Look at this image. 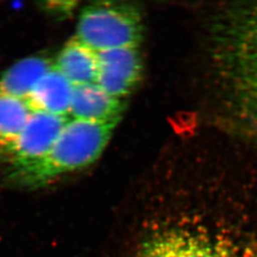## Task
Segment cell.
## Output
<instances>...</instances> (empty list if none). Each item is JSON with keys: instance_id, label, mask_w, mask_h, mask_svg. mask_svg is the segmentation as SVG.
I'll use <instances>...</instances> for the list:
<instances>
[{"instance_id": "5", "label": "cell", "mask_w": 257, "mask_h": 257, "mask_svg": "<svg viewBox=\"0 0 257 257\" xmlns=\"http://www.w3.org/2000/svg\"><path fill=\"white\" fill-rule=\"evenodd\" d=\"M70 118L44 112H32L19 138L0 154L9 171L42 158L53 147Z\"/></svg>"}, {"instance_id": "2", "label": "cell", "mask_w": 257, "mask_h": 257, "mask_svg": "<svg viewBox=\"0 0 257 257\" xmlns=\"http://www.w3.org/2000/svg\"><path fill=\"white\" fill-rule=\"evenodd\" d=\"M118 125L70 119L51 150L27 166L11 170V183L25 189L45 187L99 159Z\"/></svg>"}, {"instance_id": "4", "label": "cell", "mask_w": 257, "mask_h": 257, "mask_svg": "<svg viewBox=\"0 0 257 257\" xmlns=\"http://www.w3.org/2000/svg\"><path fill=\"white\" fill-rule=\"evenodd\" d=\"M134 257H234L225 239L209 230L169 225L153 231Z\"/></svg>"}, {"instance_id": "7", "label": "cell", "mask_w": 257, "mask_h": 257, "mask_svg": "<svg viewBox=\"0 0 257 257\" xmlns=\"http://www.w3.org/2000/svg\"><path fill=\"white\" fill-rule=\"evenodd\" d=\"M74 85L54 65L25 99L31 112L69 117Z\"/></svg>"}, {"instance_id": "9", "label": "cell", "mask_w": 257, "mask_h": 257, "mask_svg": "<svg viewBox=\"0 0 257 257\" xmlns=\"http://www.w3.org/2000/svg\"><path fill=\"white\" fill-rule=\"evenodd\" d=\"M54 65L45 56H30L15 63L0 76V95L25 100Z\"/></svg>"}, {"instance_id": "11", "label": "cell", "mask_w": 257, "mask_h": 257, "mask_svg": "<svg viewBox=\"0 0 257 257\" xmlns=\"http://www.w3.org/2000/svg\"><path fill=\"white\" fill-rule=\"evenodd\" d=\"M246 257H257V248L256 249H253V250L249 251L248 254L246 255Z\"/></svg>"}, {"instance_id": "10", "label": "cell", "mask_w": 257, "mask_h": 257, "mask_svg": "<svg viewBox=\"0 0 257 257\" xmlns=\"http://www.w3.org/2000/svg\"><path fill=\"white\" fill-rule=\"evenodd\" d=\"M31 113L25 100L0 95V154L19 138Z\"/></svg>"}, {"instance_id": "8", "label": "cell", "mask_w": 257, "mask_h": 257, "mask_svg": "<svg viewBox=\"0 0 257 257\" xmlns=\"http://www.w3.org/2000/svg\"><path fill=\"white\" fill-rule=\"evenodd\" d=\"M55 67L74 86L99 84V51L86 45L75 36L60 51Z\"/></svg>"}, {"instance_id": "1", "label": "cell", "mask_w": 257, "mask_h": 257, "mask_svg": "<svg viewBox=\"0 0 257 257\" xmlns=\"http://www.w3.org/2000/svg\"><path fill=\"white\" fill-rule=\"evenodd\" d=\"M198 86L206 127L257 148V1L204 8Z\"/></svg>"}, {"instance_id": "3", "label": "cell", "mask_w": 257, "mask_h": 257, "mask_svg": "<svg viewBox=\"0 0 257 257\" xmlns=\"http://www.w3.org/2000/svg\"><path fill=\"white\" fill-rule=\"evenodd\" d=\"M75 37L97 51L143 47L144 10L136 2H94L81 11Z\"/></svg>"}, {"instance_id": "6", "label": "cell", "mask_w": 257, "mask_h": 257, "mask_svg": "<svg viewBox=\"0 0 257 257\" xmlns=\"http://www.w3.org/2000/svg\"><path fill=\"white\" fill-rule=\"evenodd\" d=\"M130 102L111 95L97 83L74 86L70 119L119 125Z\"/></svg>"}]
</instances>
